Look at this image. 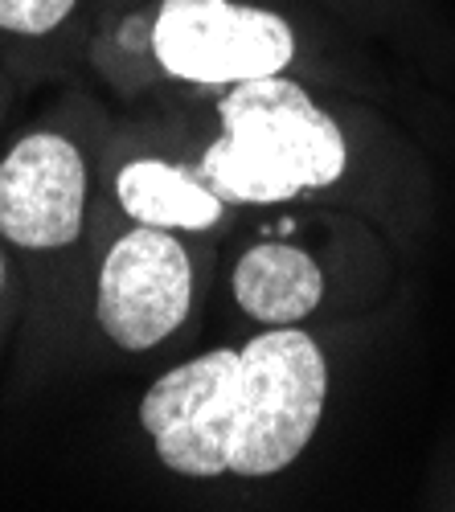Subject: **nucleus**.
Masks as SVG:
<instances>
[{"instance_id":"obj_4","label":"nucleus","mask_w":455,"mask_h":512,"mask_svg":"<svg viewBox=\"0 0 455 512\" xmlns=\"http://www.w3.org/2000/svg\"><path fill=\"white\" fill-rule=\"evenodd\" d=\"M238 353L214 349L189 365L164 373L140 402V422L156 443V455L181 476L230 472Z\"/></svg>"},{"instance_id":"obj_8","label":"nucleus","mask_w":455,"mask_h":512,"mask_svg":"<svg viewBox=\"0 0 455 512\" xmlns=\"http://www.w3.org/2000/svg\"><path fill=\"white\" fill-rule=\"evenodd\" d=\"M119 201L140 226L160 230H205L222 218V193L177 164L132 160L119 173Z\"/></svg>"},{"instance_id":"obj_3","label":"nucleus","mask_w":455,"mask_h":512,"mask_svg":"<svg viewBox=\"0 0 455 512\" xmlns=\"http://www.w3.org/2000/svg\"><path fill=\"white\" fill-rule=\"evenodd\" d=\"M160 66L189 82H246L279 74L296 37L279 13L234 0H164L152 25Z\"/></svg>"},{"instance_id":"obj_1","label":"nucleus","mask_w":455,"mask_h":512,"mask_svg":"<svg viewBox=\"0 0 455 512\" xmlns=\"http://www.w3.org/2000/svg\"><path fill=\"white\" fill-rule=\"evenodd\" d=\"M222 140L201 156V177L226 201H287L345 173L341 127L287 78H246L218 103Z\"/></svg>"},{"instance_id":"obj_2","label":"nucleus","mask_w":455,"mask_h":512,"mask_svg":"<svg viewBox=\"0 0 455 512\" xmlns=\"http://www.w3.org/2000/svg\"><path fill=\"white\" fill-rule=\"evenodd\" d=\"M328 398V369L312 336L283 324L263 332L238 353L234 381V426H230V472L275 476L292 463Z\"/></svg>"},{"instance_id":"obj_5","label":"nucleus","mask_w":455,"mask_h":512,"mask_svg":"<svg viewBox=\"0 0 455 512\" xmlns=\"http://www.w3.org/2000/svg\"><path fill=\"white\" fill-rule=\"evenodd\" d=\"M193 300V271L181 242L160 226L123 234L99 275V324L119 349H152L169 336Z\"/></svg>"},{"instance_id":"obj_10","label":"nucleus","mask_w":455,"mask_h":512,"mask_svg":"<svg viewBox=\"0 0 455 512\" xmlns=\"http://www.w3.org/2000/svg\"><path fill=\"white\" fill-rule=\"evenodd\" d=\"M0 283H5V263H0Z\"/></svg>"},{"instance_id":"obj_7","label":"nucleus","mask_w":455,"mask_h":512,"mask_svg":"<svg viewBox=\"0 0 455 512\" xmlns=\"http://www.w3.org/2000/svg\"><path fill=\"white\" fill-rule=\"evenodd\" d=\"M324 275L304 250L263 242L246 250L234 267V300L246 316L263 324H296L320 304Z\"/></svg>"},{"instance_id":"obj_6","label":"nucleus","mask_w":455,"mask_h":512,"mask_svg":"<svg viewBox=\"0 0 455 512\" xmlns=\"http://www.w3.org/2000/svg\"><path fill=\"white\" fill-rule=\"evenodd\" d=\"M87 168L70 140L29 136L0 164V234L29 250L66 246L82 230Z\"/></svg>"},{"instance_id":"obj_9","label":"nucleus","mask_w":455,"mask_h":512,"mask_svg":"<svg viewBox=\"0 0 455 512\" xmlns=\"http://www.w3.org/2000/svg\"><path fill=\"white\" fill-rule=\"evenodd\" d=\"M74 0H0V29L41 37L66 21Z\"/></svg>"}]
</instances>
